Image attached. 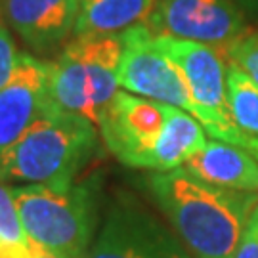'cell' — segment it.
I'll return each mask as SVG.
<instances>
[{
  "instance_id": "cell-1",
  "label": "cell",
  "mask_w": 258,
  "mask_h": 258,
  "mask_svg": "<svg viewBox=\"0 0 258 258\" xmlns=\"http://www.w3.org/2000/svg\"><path fill=\"white\" fill-rule=\"evenodd\" d=\"M148 187L195 258H233L258 194L203 182L185 168L155 172Z\"/></svg>"
},
{
  "instance_id": "cell-18",
  "label": "cell",
  "mask_w": 258,
  "mask_h": 258,
  "mask_svg": "<svg viewBox=\"0 0 258 258\" xmlns=\"http://www.w3.org/2000/svg\"><path fill=\"white\" fill-rule=\"evenodd\" d=\"M19 61V52L10 37L8 29L0 23V90L10 83Z\"/></svg>"
},
{
  "instance_id": "cell-4",
  "label": "cell",
  "mask_w": 258,
  "mask_h": 258,
  "mask_svg": "<svg viewBox=\"0 0 258 258\" xmlns=\"http://www.w3.org/2000/svg\"><path fill=\"white\" fill-rule=\"evenodd\" d=\"M12 189L29 239L59 256L84 258L98 211V185L94 180L69 187L27 184Z\"/></svg>"
},
{
  "instance_id": "cell-15",
  "label": "cell",
  "mask_w": 258,
  "mask_h": 258,
  "mask_svg": "<svg viewBox=\"0 0 258 258\" xmlns=\"http://www.w3.org/2000/svg\"><path fill=\"white\" fill-rule=\"evenodd\" d=\"M228 105L235 126L258 138V86L235 63L228 65Z\"/></svg>"
},
{
  "instance_id": "cell-7",
  "label": "cell",
  "mask_w": 258,
  "mask_h": 258,
  "mask_svg": "<svg viewBox=\"0 0 258 258\" xmlns=\"http://www.w3.org/2000/svg\"><path fill=\"white\" fill-rule=\"evenodd\" d=\"M86 258H195L184 241L130 195L109 207L107 218Z\"/></svg>"
},
{
  "instance_id": "cell-10",
  "label": "cell",
  "mask_w": 258,
  "mask_h": 258,
  "mask_svg": "<svg viewBox=\"0 0 258 258\" xmlns=\"http://www.w3.org/2000/svg\"><path fill=\"white\" fill-rule=\"evenodd\" d=\"M46 83L48 61L19 54L10 83L0 90V157L46 111Z\"/></svg>"
},
{
  "instance_id": "cell-21",
  "label": "cell",
  "mask_w": 258,
  "mask_h": 258,
  "mask_svg": "<svg viewBox=\"0 0 258 258\" xmlns=\"http://www.w3.org/2000/svg\"><path fill=\"white\" fill-rule=\"evenodd\" d=\"M243 149H247L249 153H252V157H256V161H258V138H254V136H249V134H247L245 144H243Z\"/></svg>"
},
{
  "instance_id": "cell-13",
  "label": "cell",
  "mask_w": 258,
  "mask_h": 258,
  "mask_svg": "<svg viewBox=\"0 0 258 258\" xmlns=\"http://www.w3.org/2000/svg\"><path fill=\"white\" fill-rule=\"evenodd\" d=\"M205 146L207 136L203 124L189 113L170 105L163 134L149 155L148 168L155 172L182 168Z\"/></svg>"
},
{
  "instance_id": "cell-3",
  "label": "cell",
  "mask_w": 258,
  "mask_h": 258,
  "mask_svg": "<svg viewBox=\"0 0 258 258\" xmlns=\"http://www.w3.org/2000/svg\"><path fill=\"white\" fill-rule=\"evenodd\" d=\"M120 35H75L55 61H48L46 111L90 120L100 117L119 92Z\"/></svg>"
},
{
  "instance_id": "cell-5",
  "label": "cell",
  "mask_w": 258,
  "mask_h": 258,
  "mask_svg": "<svg viewBox=\"0 0 258 258\" xmlns=\"http://www.w3.org/2000/svg\"><path fill=\"white\" fill-rule=\"evenodd\" d=\"M122 57L119 67V83L128 92L142 98L172 105L189 113L203 126L209 117L195 102L189 84L182 71L155 46V35L148 23H138L120 33Z\"/></svg>"
},
{
  "instance_id": "cell-9",
  "label": "cell",
  "mask_w": 258,
  "mask_h": 258,
  "mask_svg": "<svg viewBox=\"0 0 258 258\" xmlns=\"http://www.w3.org/2000/svg\"><path fill=\"white\" fill-rule=\"evenodd\" d=\"M168 107L142 96L117 92L98 122L107 149L124 165L148 168L149 155L165 128Z\"/></svg>"
},
{
  "instance_id": "cell-2",
  "label": "cell",
  "mask_w": 258,
  "mask_h": 258,
  "mask_svg": "<svg viewBox=\"0 0 258 258\" xmlns=\"http://www.w3.org/2000/svg\"><path fill=\"white\" fill-rule=\"evenodd\" d=\"M98 126L65 113L44 111L14 148L0 157V180L69 187L92 157Z\"/></svg>"
},
{
  "instance_id": "cell-23",
  "label": "cell",
  "mask_w": 258,
  "mask_h": 258,
  "mask_svg": "<svg viewBox=\"0 0 258 258\" xmlns=\"http://www.w3.org/2000/svg\"><path fill=\"white\" fill-rule=\"evenodd\" d=\"M31 258H65V256H59V254H54V252H50V250H44L37 247L35 245V249L31 252Z\"/></svg>"
},
{
  "instance_id": "cell-11",
  "label": "cell",
  "mask_w": 258,
  "mask_h": 258,
  "mask_svg": "<svg viewBox=\"0 0 258 258\" xmlns=\"http://www.w3.org/2000/svg\"><path fill=\"white\" fill-rule=\"evenodd\" d=\"M83 0H2L12 29L35 52H48L75 33Z\"/></svg>"
},
{
  "instance_id": "cell-12",
  "label": "cell",
  "mask_w": 258,
  "mask_h": 258,
  "mask_svg": "<svg viewBox=\"0 0 258 258\" xmlns=\"http://www.w3.org/2000/svg\"><path fill=\"white\" fill-rule=\"evenodd\" d=\"M182 168L195 178L226 189L258 194V161L247 149L228 142H207Z\"/></svg>"
},
{
  "instance_id": "cell-6",
  "label": "cell",
  "mask_w": 258,
  "mask_h": 258,
  "mask_svg": "<svg viewBox=\"0 0 258 258\" xmlns=\"http://www.w3.org/2000/svg\"><path fill=\"white\" fill-rule=\"evenodd\" d=\"M155 46L182 71L195 102L209 117L205 130L214 140L243 148L247 134L235 126L228 105V67L212 46L174 37H155Z\"/></svg>"
},
{
  "instance_id": "cell-20",
  "label": "cell",
  "mask_w": 258,
  "mask_h": 258,
  "mask_svg": "<svg viewBox=\"0 0 258 258\" xmlns=\"http://www.w3.org/2000/svg\"><path fill=\"white\" fill-rule=\"evenodd\" d=\"M0 258H31V252L8 249V247H0Z\"/></svg>"
},
{
  "instance_id": "cell-17",
  "label": "cell",
  "mask_w": 258,
  "mask_h": 258,
  "mask_svg": "<svg viewBox=\"0 0 258 258\" xmlns=\"http://www.w3.org/2000/svg\"><path fill=\"white\" fill-rule=\"evenodd\" d=\"M231 63L249 75L258 86V33H245L243 37L228 50Z\"/></svg>"
},
{
  "instance_id": "cell-22",
  "label": "cell",
  "mask_w": 258,
  "mask_h": 258,
  "mask_svg": "<svg viewBox=\"0 0 258 258\" xmlns=\"http://www.w3.org/2000/svg\"><path fill=\"white\" fill-rule=\"evenodd\" d=\"M241 8L250 14H258V0H235Z\"/></svg>"
},
{
  "instance_id": "cell-19",
  "label": "cell",
  "mask_w": 258,
  "mask_h": 258,
  "mask_svg": "<svg viewBox=\"0 0 258 258\" xmlns=\"http://www.w3.org/2000/svg\"><path fill=\"white\" fill-rule=\"evenodd\" d=\"M233 258H258V205L254 207L245 230L241 233Z\"/></svg>"
},
{
  "instance_id": "cell-14",
  "label": "cell",
  "mask_w": 258,
  "mask_h": 258,
  "mask_svg": "<svg viewBox=\"0 0 258 258\" xmlns=\"http://www.w3.org/2000/svg\"><path fill=\"white\" fill-rule=\"evenodd\" d=\"M157 0H83L75 35H120L146 23Z\"/></svg>"
},
{
  "instance_id": "cell-8",
  "label": "cell",
  "mask_w": 258,
  "mask_h": 258,
  "mask_svg": "<svg viewBox=\"0 0 258 258\" xmlns=\"http://www.w3.org/2000/svg\"><path fill=\"white\" fill-rule=\"evenodd\" d=\"M245 19L235 0H157L146 23L155 37L230 50L247 33Z\"/></svg>"
},
{
  "instance_id": "cell-16",
  "label": "cell",
  "mask_w": 258,
  "mask_h": 258,
  "mask_svg": "<svg viewBox=\"0 0 258 258\" xmlns=\"http://www.w3.org/2000/svg\"><path fill=\"white\" fill-rule=\"evenodd\" d=\"M0 247L33 252L35 243L29 239L19 218L14 189L0 180Z\"/></svg>"
}]
</instances>
